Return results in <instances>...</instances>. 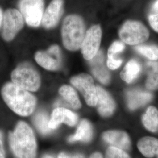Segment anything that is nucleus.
Here are the masks:
<instances>
[{"label": "nucleus", "mask_w": 158, "mask_h": 158, "mask_svg": "<svg viewBox=\"0 0 158 158\" xmlns=\"http://www.w3.org/2000/svg\"><path fill=\"white\" fill-rule=\"evenodd\" d=\"M2 18H3V14H2V11L0 8V28L2 25Z\"/></svg>", "instance_id": "nucleus-32"}, {"label": "nucleus", "mask_w": 158, "mask_h": 158, "mask_svg": "<svg viewBox=\"0 0 158 158\" xmlns=\"http://www.w3.org/2000/svg\"><path fill=\"white\" fill-rule=\"evenodd\" d=\"M0 158H6V152L4 146V135L0 130Z\"/></svg>", "instance_id": "nucleus-29"}, {"label": "nucleus", "mask_w": 158, "mask_h": 158, "mask_svg": "<svg viewBox=\"0 0 158 158\" xmlns=\"http://www.w3.org/2000/svg\"><path fill=\"white\" fill-rule=\"evenodd\" d=\"M148 20L152 28L158 32V0L154 2L150 9Z\"/></svg>", "instance_id": "nucleus-25"}, {"label": "nucleus", "mask_w": 158, "mask_h": 158, "mask_svg": "<svg viewBox=\"0 0 158 158\" xmlns=\"http://www.w3.org/2000/svg\"><path fill=\"white\" fill-rule=\"evenodd\" d=\"M59 91L61 96L72 107L76 110L81 108V104L79 97L76 91L71 86L68 85H63L60 88Z\"/></svg>", "instance_id": "nucleus-22"}, {"label": "nucleus", "mask_w": 158, "mask_h": 158, "mask_svg": "<svg viewBox=\"0 0 158 158\" xmlns=\"http://www.w3.org/2000/svg\"><path fill=\"white\" fill-rule=\"evenodd\" d=\"M141 66L136 60L132 59L127 63L120 73L121 78L127 83H131L139 75Z\"/></svg>", "instance_id": "nucleus-19"}, {"label": "nucleus", "mask_w": 158, "mask_h": 158, "mask_svg": "<svg viewBox=\"0 0 158 158\" xmlns=\"http://www.w3.org/2000/svg\"><path fill=\"white\" fill-rule=\"evenodd\" d=\"M93 136V128L90 122L87 119L81 121L76 133L69 138V142L81 141L88 142L90 141Z\"/></svg>", "instance_id": "nucleus-18"}, {"label": "nucleus", "mask_w": 158, "mask_h": 158, "mask_svg": "<svg viewBox=\"0 0 158 158\" xmlns=\"http://www.w3.org/2000/svg\"><path fill=\"white\" fill-rule=\"evenodd\" d=\"M12 83L28 91H36L40 85L38 72L32 66L23 63L15 68L11 73Z\"/></svg>", "instance_id": "nucleus-4"}, {"label": "nucleus", "mask_w": 158, "mask_h": 158, "mask_svg": "<svg viewBox=\"0 0 158 158\" xmlns=\"http://www.w3.org/2000/svg\"><path fill=\"white\" fill-rule=\"evenodd\" d=\"M119 35L124 43L130 45H135L147 40L149 36V32L147 27L141 23L128 21L121 27Z\"/></svg>", "instance_id": "nucleus-5"}, {"label": "nucleus", "mask_w": 158, "mask_h": 158, "mask_svg": "<svg viewBox=\"0 0 158 158\" xmlns=\"http://www.w3.org/2000/svg\"><path fill=\"white\" fill-rule=\"evenodd\" d=\"M125 45L123 42L115 41L108 49V56H118V54L124 50Z\"/></svg>", "instance_id": "nucleus-27"}, {"label": "nucleus", "mask_w": 158, "mask_h": 158, "mask_svg": "<svg viewBox=\"0 0 158 158\" xmlns=\"http://www.w3.org/2000/svg\"><path fill=\"white\" fill-rule=\"evenodd\" d=\"M146 87L151 90H158V62H149L146 64Z\"/></svg>", "instance_id": "nucleus-20"}, {"label": "nucleus", "mask_w": 158, "mask_h": 158, "mask_svg": "<svg viewBox=\"0 0 158 158\" xmlns=\"http://www.w3.org/2000/svg\"><path fill=\"white\" fill-rule=\"evenodd\" d=\"M63 12L62 0H53L44 13L42 25L46 29L53 28L59 22Z\"/></svg>", "instance_id": "nucleus-12"}, {"label": "nucleus", "mask_w": 158, "mask_h": 158, "mask_svg": "<svg viewBox=\"0 0 158 158\" xmlns=\"http://www.w3.org/2000/svg\"><path fill=\"white\" fill-rule=\"evenodd\" d=\"M136 51L151 60L158 59V46L154 45H139L135 47Z\"/></svg>", "instance_id": "nucleus-24"}, {"label": "nucleus", "mask_w": 158, "mask_h": 158, "mask_svg": "<svg viewBox=\"0 0 158 158\" xmlns=\"http://www.w3.org/2000/svg\"><path fill=\"white\" fill-rule=\"evenodd\" d=\"M34 122L35 127L42 134L47 135L51 133L52 130L49 127V119L46 113L38 112L34 117Z\"/></svg>", "instance_id": "nucleus-23"}, {"label": "nucleus", "mask_w": 158, "mask_h": 158, "mask_svg": "<svg viewBox=\"0 0 158 158\" xmlns=\"http://www.w3.org/2000/svg\"><path fill=\"white\" fill-rule=\"evenodd\" d=\"M139 151L147 158H158V139L150 136L141 138L137 145Z\"/></svg>", "instance_id": "nucleus-17"}, {"label": "nucleus", "mask_w": 158, "mask_h": 158, "mask_svg": "<svg viewBox=\"0 0 158 158\" xmlns=\"http://www.w3.org/2000/svg\"><path fill=\"white\" fill-rule=\"evenodd\" d=\"M152 95L140 89H131L126 91L128 107L131 110H136L146 105L152 99Z\"/></svg>", "instance_id": "nucleus-16"}, {"label": "nucleus", "mask_w": 158, "mask_h": 158, "mask_svg": "<svg viewBox=\"0 0 158 158\" xmlns=\"http://www.w3.org/2000/svg\"><path fill=\"white\" fill-rule=\"evenodd\" d=\"M42 158H54L53 156H52L51 155H44Z\"/></svg>", "instance_id": "nucleus-33"}, {"label": "nucleus", "mask_w": 158, "mask_h": 158, "mask_svg": "<svg viewBox=\"0 0 158 158\" xmlns=\"http://www.w3.org/2000/svg\"><path fill=\"white\" fill-rule=\"evenodd\" d=\"M19 12L30 27L40 26L44 15V0H20Z\"/></svg>", "instance_id": "nucleus-7"}, {"label": "nucleus", "mask_w": 158, "mask_h": 158, "mask_svg": "<svg viewBox=\"0 0 158 158\" xmlns=\"http://www.w3.org/2000/svg\"><path fill=\"white\" fill-rule=\"evenodd\" d=\"M1 96L12 111L23 117L33 113L36 106V99L32 94L12 82L3 85Z\"/></svg>", "instance_id": "nucleus-1"}, {"label": "nucleus", "mask_w": 158, "mask_h": 158, "mask_svg": "<svg viewBox=\"0 0 158 158\" xmlns=\"http://www.w3.org/2000/svg\"><path fill=\"white\" fill-rule=\"evenodd\" d=\"M70 83L83 95L89 106H96L97 102V89L91 76L88 74H80L70 79Z\"/></svg>", "instance_id": "nucleus-8"}, {"label": "nucleus", "mask_w": 158, "mask_h": 158, "mask_svg": "<svg viewBox=\"0 0 158 158\" xmlns=\"http://www.w3.org/2000/svg\"><path fill=\"white\" fill-rule=\"evenodd\" d=\"M85 26L81 17L70 15L64 19L62 28V38L64 46L69 51L81 48L85 35Z\"/></svg>", "instance_id": "nucleus-3"}, {"label": "nucleus", "mask_w": 158, "mask_h": 158, "mask_svg": "<svg viewBox=\"0 0 158 158\" xmlns=\"http://www.w3.org/2000/svg\"><path fill=\"white\" fill-rule=\"evenodd\" d=\"M24 19L21 12L16 9H8L3 14L2 21V36L6 42L14 40L23 29Z\"/></svg>", "instance_id": "nucleus-6"}, {"label": "nucleus", "mask_w": 158, "mask_h": 158, "mask_svg": "<svg viewBox=\"0 0 158 158\" xmlns=\"http://www.w3.org/2000/svg\"><path fill=\"white\" fill-rule=\"evenodd\" d=\"M123 60L118 56H108V68L111 70H115L121 65Z\"/></svg>", "instance_id": "nucleus-28"}, {"label": "nucleus", "mask_w": 158, "mask_h": 158, "mask_svg": "<svg viewBox=\"0 0 158 158\" xmlns=\"http://www.w3.org/2000/svg\"><path fill=\"white\" fill-rule=\"evenodd\" d=\"M142 123L147 130L152 132H158V110L156 108L150 106L142 116Z\"/></svg>", "instance_id": "nucleus-21"}, {"label": "nucleus", "mask_w": 158, "mask_h": 158, "mask_svg": "<svg viewBox=\"0 0 158 158\" xmlns=\"http://www.w3.org/2000/svg\"><path fill=\"white\" fill-rule=\"evenodd\" d=\"M90 158H102V156L100 153L95 152L91 155Z\"/></svg>", "instance_id": "nucleus-31"}, {"label": "nucleus", "mask_w": 158, "mask_h": 158, "mask_svg": "<svg viewBox=\"0 0 158 158\" xmlns=\"http://www.w3.org/2000/svg\"><path fill=\"white\" fill-rule=\"evenodd\" d=\"M102 36V29L99 25L91 27L86 32L80 48L85 59L90 60L97 55L99 51Z\"/></svg>", "instance_id": "nucleus-9"}, {"label": "nucleus", "mask_w": 158, "mask_h": 158, "mask_svg": "<svg viewBox=\"0 0 158 158\" xmlns=\"http://www.w3.org/2000/svg\"><path fill=\"white\" fill-rule=\"evenodd\" d=\"M106 158H131L125 151L115 147H110L106 154Z\"/></svg>", "instance_id": "nucleus-26"}, {"label": "nucleus", "mask_w": 158, "mask_h": 158, "mask_svg": "<svg viewBox=\"0 0 158 158\" xmlns=\"http://www.w3.org/2000/svg\"><path fill=\"white\" fill-rule=\"evenodd\" d=\"M102 139L107 143L124 151L129 150L131 148V141L128 134L122 131L112 130L103 133Z\"/></svg>", "instance_id": "nucleus-15"}, {"label": "nucleus", "mask_w": 158, "mask_h": 158, "mask_svg": "<svg viewBox=\"0 0 158 158\" xmlns=\"http://www.w3.org/2000/svg\"><path fill=\"white\" fill-rule=\"evenodd\" d=\"M35 59L40 66L48 70H57L61 66L60 50L56 45L51 46L47 51L37 52Z\"/></svg>", "instance_id": "nucleus-10"}, {"label": "nucleus", "mask_w": 158, "mask_h": 158, "mask_svg": "<svg viewBox=\"0 0 158 158\" xmlns=\"http://www.w3.org/2000/svg\"><path fill=\"white\" fill-rule=\"evenodd\" d=\"M77 121L78 116L75 113L64 108H56L51 115L49 127L52 130L56 129L62 123L72 127Z\"/></svg>", "instance_id": "nucleus-11"}, {"label": "nucleus", "mask_w": 158, "mask_h": 158, "mask_svg": "<svg viewBox=\"0 0 158 158\" xmlns=\"http://www.w3.org/2000/svg\"><path fill=\"white\" fill-rule=\"evenodd\" d=\"M58 158H85V156L81 154H75L73 155H69L65 153H60L59 156Z\"/></svg>", "instance_id": "nucleus-30"}, {"label": "nucleus", "mask_w": 158, "mask_h": 158, "mask_svg": "<svg viewBox=\"0 0 158 158\" xmlns=\"http://www.w3.org/2000/svg\"><path fill=\"white\" fill-rule=\"evenodd\" d=\"M97 93V107L99 114L103 117H108L115 109V103L107 91L100 86L96 87Z\"/></svg>", "instance_id": "nucleus-14"}, {"label": "nucleus", "mask_w": 158, "mask_h": 158, "mask_svg": "<svg viewBox=\"0 0 158 158\" xmlns=\"http://www.w3.org/2000/svg\"><path fill=\"white\" fill-rule=\"evenodd\" d=\"M91 72L104 85H108L110 81V74L104 64V56L102 51H99L95 56L90 60Z\"/></svg>", "instance_id": "nucleus-13"}, {"label": "nucleus", "mask_w": 158, "mask_h": 158, "mask_svg": "<svg viewBox=\"0 0 158 158\" xmlns=\"http://www.w3.org/2000/svg\"><path fill=\"white\" fill-rule=\"evenodd\" d=\"M9 143L16 158H36L37 144L34 131L25 122H18L10 132Z\"/></svg>", "instance_id": "nucleus-2"}]
</instances>
